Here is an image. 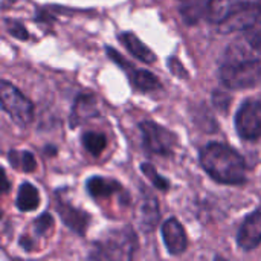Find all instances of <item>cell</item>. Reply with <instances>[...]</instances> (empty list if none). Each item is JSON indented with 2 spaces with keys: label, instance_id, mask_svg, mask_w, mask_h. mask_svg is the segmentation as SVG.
I'll return each instance as SVG.
<instances>
[{
  "label": "cell",
  "instance_id": "cell-1",
  "mask_svg": "<svg viewBox=\"0 0 261 261\" xmlns=\"http://www.w3.org/2000/svg\"><path fill=\"white\" fill-rule=\"evenodd\" d=\"M219 76L222 84L232 90L254 87L261 81V61L246 46L231 44L225 52Z\"/></svg>",
  "mask_w": 261,
  "mask_h": 261
},
{
  "label": "cell",
  "instance_id": "cell-2",
  "mask_svg": "<svg viewBox=\"0 0 261 261\" xmlns=\"http://www.w3.org/2000/svg\"><path fill=\"white\" fill-rule=\"evenodd\" d=\"M203 170L217 182L225 185H242L246 182V162L231 147L219 142L205 145L200 151Z\"/></svg>",
  "mask_w": 261,
  "mask_h": 261
},
{
  "label": "cell",
  "instance_id": "cell-3",
  "mask_svg": "<svg viewBox=\"0 0 261 261\" xmlns=\"http://www.w3.org/2000/svg\"><path fill=\"white\" fill-rule=\"evenodd\" d=\"M136 246L135 236L132 229L112 231L104 240L96 243L90 258L99 260H130L133 257Z\"/></svg>",
  "mask_w": 261,
  "mask_h": 261
},
{
  "label": "cell",
  "instance_id": "cell-4",
  "mask_svg": "<svg viewBox=\"0 0 261 261\" xmlns=\"http://www.w3.org/2000/svg\"><path fill=\"white\" fill-rule=\"evenodd\" d=\"M0 99L2 109L8 116L20 127H26L34 118L32 102L12 84L8 81L0 83Z\"/></svg>",
  "mask_w": 261,
  "mask_h": 261
},
{
  "label": "cell",
  "instance_id": "cell-5",
  "mask_svg": "<svg viewBox=\"0 0 261 261\" xmlns=\"http://www.w3.org/2000/svg\"><path fill=\"white\" fill-rule=\"evenodd\" d=\"M141 133L144 138L145 148L153 154H159V156L171 154L177 144V138L173 132L151 121L141 124Z\"/></svg>",
  "mask_w": 261,
  "mask_h": 261
},
{
  "label": "cell",
  "instance_id": "cell-6",
  "mask_svg": "<svg viewBox=\"0 0 261 261\" xmlns=\"http://www.w3.org/2000/svg\"><path fill=\"white\" fill-rule=\"evenodd\" d=\"M236 130L245 141L261 139V102L255 99L245 101L236 115Z\"/></svg>",
  "mask_w": 261,
  "mask_h": 261
},
{
  "label": "cell",
  "instance_id": "cell-7",
  "mask_svg": "<svg viewBox=\"0 0 261 261\" xmlns=\"http://www.w3.org/2000/svg\"><path fill=\"white\" fill-rule=\"evenodd\" d=\"M260 5V0H208L206 17L213 23H222L226 18Z\"/></svg>",
  "mask_w": 261,
  "mask_h": 261
},
{
  "label": "cell",
  "instance_id": "cell-8",
  "mask_svg": "<svg viewBox=\"0 0 261 261\" xmlns=\"http://www.w3.org/2000/svg\"><path fill=\"white\" fill-rule=\"evenodd\" d=\"M237 243L239 246L246 251L251 252L254 251L257 246H260L261 243V206L257 208L255 211H252L245 222L242 223L239 234H237Z\"/></svg>",
  "mask_w": 261,
  "mask_h": 261
},
{
  "label": "cell",
  "instance_id": "cell-9",
  "mask_svg": "<svg viewBox=\"0 0 261 261\" xmlns=\"http://www.w3.org/2000/svg\"><path fill=\"white\" fill-rule=\"evenodd\" d=\"M162 239L171 255H180L188 248L187 232L177 219H168L162 225Z\"/></svg>",
  "mask_w": 261,
  "mask_h": 261
},
{
  "label": "cell",
  "instance_id": "cell-10",
  "mask_svg": "<svg viewBox=\"0 0 261 261\" xmlns=\"http://www.w3.org/2000/svg\"><path fill=\"white\" fill-rule=\"evenodd\" d=\"M57 211L61 217V220L75 232L78 234H84L89 225V216L76 208H73L69 203L64 202H58L57 203Z\"/></svg>",
  "mask_w": 261,
  "mask_h": 261
},
{
  "label": "cell",
  "instance_id": "cell-11",
  "mask_svg": "<svg viewBox=\"0 0 261 261\" xmlns=\"http://www.w3.org/2000/svg\"><path fill=\"white\" fill-rule=\"evenodd\" d=\"M121 41L124 43V46L127 47V50H128L132 55H135L138 60H141L142 63H145V64H153V63L156 61L154 52H153L148 46H145L135 34H132V32H124V34L121 35Z\"/></svg>",
  "mask_w": 261,
  "mask_h": 261
},
{
  "label": "cell",
  "instance_id": "cell-12",
  "mask_svg": "<svg viewBox=\"0 0 261 261\" xmlns=\"http://www.w3.org/2000/svg\"><path fill=\"white\" fill-rule=\"evenodd\" d=\"M121 188L122 187L116 180L107 179V177H101V176H95V177H90L87 180V191L95 199L110 197L115 193L121 191Z\"/></svg>",
  "mask_w": 261,
  "mask_h": 261
},
{
  "label": "cell",
  "instance_id": "cell-13",
  "mask_svg": "<svg viewBox=\"0 0 261 261\" xmlns=\"http://www.w3.org/2000/svg\"><path fill=\"white\" fill-rule=\"evenodd\" d=\"M15 205L23 213H31V211L37 210L38 205H40V193H38V190L29 182L21 184L20 188H18V193H17Z\"/></svg>",
  "mask_w": 261,
  "mask_h": 261
},
{
  "label": "cell",
  "instance_id": "cell-14",
  "mask_svg": "<svg viewBox=\"0 0 261 261\" xmlns=\"http://www.w3.org/2000/svg\"><path fill=\"white\" fill-rule=\"evenodd\" d=\"M95 98L92 95H81L76 102L75 107L72 110V125H76L80 122H83L84 119L95 116L96 109H95Z\"/></svg>",
  "mask_w": 261,
  "mask_h": 261
},
{
  "label": "cell",
  "instance_id": "cell-15",
  "mask_svg": "<svg viewBox=\"0 0 261 261\" xmlns=\"http://www.w3.org/2000/svg\"><path fill=\"white\" fill-rule=\"evenodd\" d=\"M159 220V206L154 200V197H150L148 200L144 202L142 205V213H141V228L144 231H151L158 225Z\"/></svg>",
  "mask_w": 261,
  "mask_h": 261
},
{
  "label": "cell",
  "instance_id": "cell-16",
  "mask_svg": "<svg viewBox=\"0 0 261 261\" xmlns=\"http://www.w3.org/2000/svg\"><path fill=\"white\" fill-rule=\"evenodd\" d=\"M8 159L9 164L14 168H18L24 173H32L37 167V162L34 159V154L29 151H17V150H11L8 153Z\"/></svg>",
  "mask_w": 261,
  "mask_h": 261
},
{
  "label": "cell",
  "instance_id": "cell-17",
  "mask_svg": "<svg viewBox=\"0 0 261 261\" xmlns=\"http://www.w3.org/2000/svg\"><path fill=\"white\" fill-rule=\"evenodd\" d=\"M245 34V40L248 41V44L261 54V6L257 12V15L254 17V20L243 29Z\"/></svg>",
  "mask_w": 261,
  "mask_h": 261
},
{
  "label": "cell",
  "instance_id": "cell-18",
  "mask_svg": "<svg viewBox=\"0 0 261 261\" xmlns=\"http://www.w3.org/2000/svg\"><path fill=\"white\" fill-rule=\"evenodd\" d=\"M132 81L136 86V89H139V90L150 92V90H156L161 87L159 80L148 70H135L132 75Z\"/></svg>",
  "mask_w": 261,
  "mask_h": 261
},
{
  "label": "cell",
  "instance_id": "cell-19",
  "mask_svg": "<svg viewBox=\"0 0 261 261\" xmlns=\"http://www.w3.org/2000/svg\"><path fill=\"white\" fill-rule=\"evenodd\" d=\"M83 145L84 148L93 154L98 156L101 151H104V148L107 147V139L102 133H96V132H87L83 136Z\"/></svg>",
  "mask_w": 261,
  "mask_h": 261
},
{
  "label": "cell",
  "instance_id": "cell-20",
  "mask_svg": "<svg viewBox=\"0 0 261 261\" xmlns=\"http://www.w3.org/2000/svg\"><path fill=\"white\" fill-rule=\"evenodd\" d=\"M141 170H142V173L150 179V182H151L156 188H159V190H162V191L168 190V187H170L168 180H167V179H164L161 174H158L156 168H154L151 164L144 162V164L141 165Z\"/></svg>",
  "mask_w": 261,
  "mask_h": 261
},
{
  "label": "cell",
  "instance_id": "cell-21",
  "mask_svg": "<svg viewBox=\"0 0 261 261\" xmlns=\"http://www.w3.org/2000/svg\"><path fill=\"white\" fill-rule=\"evenodd\" d=\"M50 226H52V217H50L49 214H43V216L35 222V229H37L40 234L47 232Z\"/></svg>",
  "mask_w": 261,
  "mask_h": 261
},
{
  "label": "cell",
  "instance_id": "cell-22",
  "mask_svg": "<svg viewBox=\"0 0 261 261\" xmlns=\"http://www.w3.org/2000/svg\"><path fill=\"white\" fill-rule=\"evenodd\" d=\"M229 102H231L229 95H226V93H223V92H216V93H214V106H216L217 109L226 110L228 106H229Z\"/></svg>",
  "mask_w": 261,
  "mask_h": 261
},
{
  "label": "cell",
  "instance_id": "cell-23",
  "mask_svg": "<svg viewBox=\"0 0 261 261\" xmlns=\"http://www.w3.org/2000/svg\"><path fill=\"white\" fill-rule=\"evenodd\" d=\"M9 34L11 35H14L15 38H20V40H26L29 35H28V31L21 26V24H18V23H11L9 24Z\"/></svg>",
  "mask_w": 261,
  "mask_h": 261
}]
</instances>
